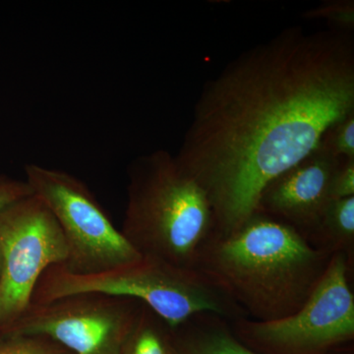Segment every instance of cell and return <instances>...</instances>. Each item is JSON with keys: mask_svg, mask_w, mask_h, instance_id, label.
<instances>
[{"mask_svg": "<svg viewBox=\"0 0 354 354\" xmlns=\"http://www.w3.org/2000/svg\"><path fill=\"white\" fill-rule=\"evenodd\" d=\"M354 113L353 32L283 29L203 86L176 162L206 193L215 235L257 213L266 186Z\"/></svg>", "mask_w": 354, "mask_h": 354, "instance_id": "1", "label": "cell"}, {"mask_svg": "<svg viewBox=\"0 0 354 354\" xmlns=\"http://www.w3.org/2000/svg\"><path fill=\"white\" fill-rule=\"evenodd\" d=\"M333 255L312 246L290 225L256 213L234 232L214 235L196 270L227 293L247 318L271 322L304 306Z\"/></svg>", "mask_w": 354, "mask_h": 354, "instance_id": "2", "label": "cell"}, {"mask_svg": "<svg viewBox=\"0 0 354 354\" xmlns=\"http://www.w3.org/2000/svg\"><path fill=\"white\" fill-rule=\"evenodd\" d=\"M127 203L121 232L141 256L196 270L215 235V218L199 184L176 156L156 150L128 167Z\"/></svg>", "mask_w": 354, "mask_h": 354, "instance_id": "3", "label": "cell"}, {"mask_svg": "<svg viewBox=\"0 0 354 354\" xmlns=\"http://www.w3.org/2000/svg\"><path fill=\"white\" fill-rule=\"evenodd\" d=\"M82 295L137 300L171 330L202 313L216 314L230 322L247 318L243 310L201 272L146 256L92 274H73L64 266H53L39 279L32 306Z\"/></svg>", "mask_w": 354, "mask_h": 354, "instance_id": "4", "label": "cell"}, {"mask_svg": "<svg viewBox=\"0 0 354 354\" xmlns=\"http://www.w3.org/2000/svg\"><path fill=\"white\" fill-rule=\"evenodd\" d=\"M26 183L50 209L68 247L64 269L97 274L140 259L141 255L102 208L88 186L76 176L44 165H28Z\"/></svg>", "mask_w": 354, "mask_h": 354, "instance_id": "5", "label": "cell"}, {"mask_svg": "<svg viewBox=\"0 0 354 354\" xmlns=\"http://www.w3.org/2000/svg\"><path fill=\"white\" fill-rule=\"evenodd\" d=\"M353 263L344 254L330 258L308 300L295 314L260 322L232 321V332L244 344L278 354H322L354 337V297L348 274Z\"/></svg>", "mask_w": 354, "mask_h": 354, "instance_id": "6", "label": "cell"}, {"mask_svg": "<svg viewBox=\"0 0 354 354\" xmlns=\"http://www.w3.org/2000/svg\"><path fill=\"white\" fill-rule=\"evenodd\" d=\"M0 335L31 308L41 276L64 265L68 247L50 209L32 194L0 211Z\"/></svg>", "mask_w": 354, "mask_h": 354, "instance_id": "7", "label": "cell"}, {"mask_svg": "<svg viewBox=\"0 0 354 354\" xmlns=\"http://www.w3.org/2000/svg\"><path fill=\"white\" fill-rule=\"evenodd\" d=\"M129 298L74 295L32 306L4 337L51 339L75 354H121L142 305Z\"/></svg>", "mask_w": 354, "mask_h": 354, "instance_id": "8", "label": "cell"}, {"mask_svg": "<svg viewBox=\"0 0 354 354\" xmlns=\"http://www.w3.org/2000/svg\"><path fill=\"white\" fill-rule=\"evenodd\" d=\"M341 158L317 148L266 186L257 213L283 221L308 241L334 201L332 181Z\"/></svg>", "mask_w": 354, "mask_h": 354, "instance_id": "9", "label": "cell"}, {"mask_svg": "<svg viewBox=\"0 0 354 354\" xmlns=\"http://www.w3.org/2000/svg\"><path fill=\"white\" fill-rule=\"evenodd\" d=\"M171 333L172 354H260L242 344L230 320L216 314H198Z\"/></svg>", "mask_w": 354, "mask_h": 354, "instance_id": "10", "label": "cell"}, {"mask_svg": "<svg viewBox=\"0 0 354 354\" xmlns=\"http://www.w3.org/2000/svg\"><path fill=\"white\" fill-rule=\"evenodd\" d=\"M312 246L330 254L342 253L353 263L354 253V197L334 200L324 212L315 232L309 237Z\"/></svg>", "mask_w": 354, "mask_h": 354, "instance_id": "11", "label": "cell"}, {"mask_svg": "<svg viewBox=\"0 0 354 354\" xmlns=\"http://www.w3.org/2000/svg\"><path fill=\"white\" fill-rule=\"evenodd\" d=\"M164 321L142 304L121 354H172L171 342L162 330Z\"/></svg>", "mask_w": 354, "mask_h": 354, "instance_id": "12", "label": "cell"}, {"mask_svg": "<svg viewBox=\"0 0 354 354\" xmlns=\"http://www.w3.org/2000/svg\"><path fill=\"white\" fill-rule=\"evenodd\" d=\"M317 148L335 158H354V113L330 127Z\"/></svg>", "mask_w": 354, "mask_h": 354, "instance_id": "13", "label": "cell"}, {"mask_svg": "<svg viewBox=\"0 0 354 354\" xmlns=\"http://www.w3.org/2000/svg\"><path fill=\"white\" fill-rule=\"evenodd\" d=\"M305 19H324L330 29L353 32L354 30L353 0H328L304 13Z\"/></svg>", "mask_w": 354, "mask_h": 354, "instance_id": "14", "label": "cell"}, {"mask_svg": "<svg viewBox=\"0 0 354 354\" xmlns=\"http://www.w3.org/2000/svg\"><path fill=\"white\" fill-rule=\"evenodd\" d=\"M0 354H65L57 344H51L44 337H9L0 344Z\"/></svg>", "mask_w": 354, "mask_h": 354, "instance_id": "15", "label": "cell"}, {"mask_svg": "<svg viewBox=\"0 0 354 354\" xmlns=\"http://www.w3.org/2000/svg\"><path fill=\"white\" fill-rule=\"evenodd\" d=\"M354 197V158H342L332 181L333 200Z\"/></svg>", "mask_w": 354, "mask_h": 354, "instance_id": "16", "label": "cell"}, {"mask_svg": "<svg viewBox=\"0 0 354 354\" xmlns=\"http://www.w3.org/2000/svg\"><path fill=\"white\" fill-rule=\"evenodd\" d=\"M29 184L0 176V211L23 198L32 195Z\"/></svg>", "mask_w": 354, "mask_h": 354, "instance_id": "17", "label": "cell"}, {"mask_svg": "<svg viewBox=\"0 0 354 354\" xmlns=\"http://www.w3.org/2000/svg\"><path fill=\"white\" fill-rule=\"evenodd\" d=\"M0 274H1V256H0Z\"/></svg>", "mask_w": 354, "mask_h": 354, "instance_id": "18", "label": "cell"}]
</instances>
